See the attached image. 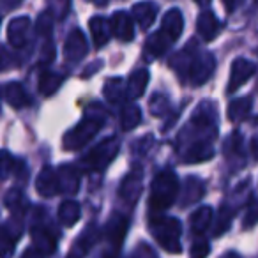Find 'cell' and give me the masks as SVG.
<instances>
[{"label":"cell","instance_id":"1","mask_svg":"<svg viewBox=\"0 0 258 258\" xmlns=\"http://www.w3.org/2000/svg\"><path fill=\"white\" fill-rule=\"evenodd\" d=\"M170 66L182 82L189 83L191 87H200L214 75L216 58L209 51H200L195 41H189V44L182 51L173 55Z\"/></svg>","mask_w":258,"mask_h":258},{"label":"cell","instance_id":"2","mask_svg":"<svg viewBox=\"0 0 258 258\" xmlns=\"http://www.w3.org/2000/svg\"><path fill=\"white\" fill-rule=\"evenodd\" d=\"M104 124V111L99 104H96V111L92 113V108L89 106L87 110V117L82 122L75 125L71 131L64 135V149L66 151H78V149L85 147Z\"/></svg>","mask_w":258,"mask_h":258},{"label":"cell","instance_id":"3","mask_svg":"<svg viewBox=\"0 0 258 258\" xmlns=\"http://www.w3.org/2000/svg\"><path fill=\"white\" fill-rule=\"evenodd\" d=\"M179 179H177L175 172L172 170H163L154 177L151 186V198H149V205L151 211L161 212L172 207L175 202L177 195H179Z\"/></svg>","mask_w":258,"mask_h":258},{"label":"cell","instance_id":"4","mask_svg":"<svg viewBox=\"0 0 258 258\" xmlns=\"http://www.w3.org/2000/svg\"><path fill=\"white\" fill-rule=\"evenodd\" d=\"M149 226H151V233L163 249H166L168 253H180L182 251V246H180L182 226H180L179 219L168 218L163 214H152Z\"/></svg>","mask_w":258,"mask_h":258},{"label":"cell","instance_id":"5","mask_svg":"<svg viewBox=\"0 0 258 258\" xmlns=\"http://www.w3.org/2000/svg\"><path fill=\"white\" fill-rule=\"evenodd\" d=\"M118 149H120V144H118L117 138H106L101 144H97L96 147L90 149L82 158L80 165L85 172H101L115 161Z\"/></svg>","mask_w":258,"mask_h":258},{"label":"cell","instance_id":"6","mask_svg":"<svg viewBox=\"0 0 258 258\" xmlns=\"http://www.w3.org/2000/svg\"><path fill=\"white\" fill-rule=\"evenodd\" d=\"M244 138L239 131H233L225 142V159L232 170H239L246 166V152H244Z\"/></svg>","mask_w":258,"mask_h":258},{"label":"cell","instance_id":"7","mask_svg":"<svg viewBox=\"0 0 258 258\" xmlns=\"http://www.w3.org/2000/svg\"><path fill=\"white\" fill-rule=\"evenodd\" d=\"M30 235H32V240H34V247H37L43 254H51L57 249L58 233H55L51 226L34 221Z\"/></svg>","mask_w":258,"mask_h":258},{"label":"cell","instance_id":"8","mask_svg":"<svg viewBox=\"0 0 258 258\" xmlns=\"http://www.w3.org/2000/svg\"><path fill=\"white\" fill-rule=\"evenodd\" d=\"M142 189H144V173L140 170H133V172L122 180L120 189H118V197H120V200L124 204L133 207L138 202V198H140Z\"/></svg>","mask_w":258,"mask_h":258},{"label":"cell","instance_id":"9","mask_svg":"<svg viewBox=\"0 0 258 258\" xmlns=\"http://www.w3.org/2000/svg\"><path fill=\"white\" fill-rule=\"evenodd\" d=\"M87 51H89V46H87V39H85V36H83V32L80 29H73L64 44L66 62L76 64V62H80L85 57Z\"/></svg>","mask_w":258,"mask_h":258},{"label":"cell","instance_id":"10","mask_svg":"<svg viewBox=\"0 0 258 258\" xmlns=\"http://www.w3.org/2000/svg\"><path fill=\"white\" fill-rule=\"evenodd\" d=\"M254 75V64L247 58H235L230 68V80H228V92H235L239 87H242L249 78Z\"/></svg>","mask_w":258,"mask_h":258},{"label":"cell","instance_id":"11","mask_svg":"<svg viewBox=\"0 0 258 258\" xmlns=\"http://www.w3.org/2000/svg\"><path fill=\"white\" fill-rule=\"evenodd\" d=\"M36 191L43 198H51L60 193V182H58V173L51 166H44L36 179Z\"/></svg>","mask_w":258,"mask_h":258},{"label":"cell","instance_id":"12","mask_svg":"<svg viewBox=\"0 0 258 258\" xmlns=\"http://www.w3.org/2000/svg\"><path fill=\"white\" fill-rule=\"evenodd\" d=\"M30 23L29 16H18V18H13L8 25V39L9 44L16 48H22L27 44L30 37Z\"/></svg>","mask_w":258,"mask_h":258},{"label":"cell","instance_id":"13","mask_svg":"<svg viewBox=\"0 0 258 258\" xmlns=\"http://www.w3.org/2000/svg\"><path fill=\"white\" fill-rule=\"evenodd\" d=\"M214 158V145L212 142H193L186 145V151L182 152V163L186 165H197V163L209 161Z\"/></svg>","mask_w":258,"mask_h":258},{"label":"cell","instance_id":"14","mask_svg":"<svg viewBox=\"0 0 258 258\" xmlns=\"http://www.w3.org/2000/svg\"><path fill=\"white\" fill-rule=\"evenodd\" d=\"M110 23H111V30H113V36L117 37L118 41H124V43L133 41V37H135L133 16H129L127 13H124V11H117V13H113Z\"/></svg>","mask_w":258,"mask_h":258},{"label":"cell","instance_id":"15","mask_svg":"<svg viewBox=\"0 0 258 258\" xmlns=\"http://www.w3.org/2000/svg\"><path fill=\"white\" fill-rule=\"evenodd\" d=\"M182 27H184V20H182V13L179 9H170L161 20V29L159 32L170 39L172 43H175L177 39L182 34Z\"/></svg>","mask_w":258,"mask_h":258},{"label":"cell","instance_id":"16","mask_svg":"<svg viewBox=\"0 0 258 258\" xmlns=\"http://www.w3.org/2000/svg\"><path fill=\"white\" fill-rule=\"evenodd\" d=\"M127 225H129V219L124 214H120V212H115L110 218V221H108L106 237L115 247L120 246L122 240H124L125 233H127Z\"/></svg>","mask_w":258,"mask_h":258},{"label":"cell","instance_id":"17","mask_svg":"<svg viewBox=\"0 0 258 258\" xmlns=\"http://www.w3.org/2000/svg\"><path fill=\"white\" fill-rule=\"evenodd\" d=\"M197 29H198V34H200L202 39L212 41L218 37L219 32H221V23H219V20L216 18L214 13L204 11L200 16H198Z\"/></svg>","mask_w":258,"mask_h":258},{"label":"cell","instance_id":"18","mask_svg":"<svg viewBox=\"0 0 258 258\" xmlns=\"http://www.w3.org/2000/svg\"><path fill=\"white\" fill-rule=\"evenodd\" d=\"M22 223H15V218L4 225V228H2V249H4L2 254H4V258H11L16 246V240L22 237Z\"/></svg>","mask_w":258,"mask_h":258},{"label":"cell","instance_id":"19","mask_svg":"<svg viewBox=\"0 0 258 258\" xmlns=\"http://www.w3.org/2000/svg\"><path fill=\"white\" fill-rule=\"evenodd\" d=\"M89 29H90V34H92V41L97 48L104 46V44L110 41L111 34V23L108 22L106 18L103 16H94V18L89 20Z\"/></svg>","mask_w":258,"mask_h":258},{"label":"cell","instance_id":"20","mask_svg":"<svg viewBox=\"0 0 258 258\" xmlns=\"http://www.w3.org/2000/svg\"><path fill=\"white\" fill-rule=\"evenodd\" d=\"M133 20L142 27V30L151 29V25L156 22V15H158V6L152 4V2H138L133 6Z\"/></svg>","mask_w":258,"mask_h":258},{"label":"cell","instance_id":"21","mask_svg":"<svg viewBox=\"0 0 258 258\" xmlns=\"http://www.w3.org/2000/svg\"><path fill=\"white\" fill-rule=\"evenodd\" d=\"M4 99L9 106L13 108H23L30 104V96L27 94L25 87L18 82H9L4 85Z\"/></svg>","mask_w":258,"mask_h":258},{"label":"cell","instance_id":"22","mask_svg":"<svg viewBox=\"0 0 258 258\" xmlns=\"http://www.w3.org/2000/svg\"><path fill=\"white\" fill-rule=\"evenodd\" d=\"M149 80H151V75H149L147 69H137L127 80V99L133 101L144 96L145 89L149 85Z\"/></svg>","mask_w":258,"mask_h":258},{"label":"cell","instance_id":"23","mask_svg":"<svg viewBox=\"0 0 258 258\" xmlns=\"http://www.w3.org/2000/svg\"><path fill=\"white\" fill-rule=\"evenodd\" d=\"M57 173L58 182H60V193L75 195L80 187V173L76 172V168L69 165H62L60 168H57Z\"/></svg>","mask_w":258,"mask_h":258},{"label":"cell","instance_id":"24","mask_svg":"<svg viewBox=\"0 0 258 258\" xmlns=\"http://www.w3.org/2000/svg\"><path fill=\"white\" fill-rule=\"evenodd\" d=\"M205 195L204 180L198 177H187L184 180V191H182V207H187L191 204H197Z\"/></svg>","mask_w":258,"mask_h":258},{"label":"cell","instance_id":"25","mask_svg":"<svg viewBox=\"0 0 258 258\" xmlns=\"http://www.w3.org/2000/svg\"><path fill=\"white\" fill-rule=\"evenodd\" d=\"M170 44H172V41L166 39L161 32L152 34V36L147 39V43H145V58L151 62V60H154V58L161 57V55L166 53Z\"/></svg>","mask_w":258,"mask_h":258},{"label":"cell","instance_id":"26","mask_svg":"<svg viewBox=\"0 0 258 258\" xmlns=\"http://www.w3.org/2000/svg\"><path fill=\"white\" fill-rule=\"evenodd\" d=\"M4 205L11 211L13 218H15V216L16 218H22V216L27 212V209H29L25 195H23L20 189H16V187H13V189H9L8 193H6Z\"/></svg>","mask_w":258,"mask_h":258},{"label":"cell","instance_id":"27","mask_svg":"<svg viewBox=\"0 0 258 258\" xmlns=\"http://www.w3.org/2000/svg\"><path fill=\"white\" fill-rule=\"evenodd\" d=\"M103 96L108 103L118 104L122 99H124V96H127V87L124 85L122 78H110L104 82Z\"/></svg>","mask_w":258,"mask_h":258},{"label":"cell","instance_id":"28","mask_svg":"<svg viewBox=\"0 0 258 258\" xmlns=\"http://www.w3.org/2000/svg\"><path fill=\"white\" fill-rule=\"evenodd\" d=\"M212 216H214V212H212V209L207 207V205H204V207L197 209V211H195L193 214H191V218H189L191 232L198 233V235H202V233H204L205 230H207L209 226H211Z\"/></svg>","mask_w":258,"mask_h":258},{"label":"cell","instance_id":"29","mask_svg":"<svg viewBox=\"0 0 258 258\" xmlns=\"http://www.w3.org/2000/svg\"><path fill=\"white\" fill-rule=\"evenodd\" d=\"M58 221L64 226H73L78 223L80 216H82V209H80V204L75 200H66L58 205Z\"/></svg>","mask_w":258,"mask_h":258},{"label":"cell","instance_id":"30","mask_svg":"<svg viewBox=\"0 0 258 258\" xmlns=\"http://www.w3.org/2000/svg\"><path fill=\"white\" fill-rule=\"evenodd\" d=\"M66 76L58 75V73H51V71H44L39 76V92L43 96L50 97L60 89V85L64 83Z\"/></svg>","mask_w":258,"mask_h":258},{"label":"cell","instance_id":"31","mask_svg":"<svg viewBox=\"0 0 258 258\" xmlns=\"http://www.w3.org/2000/svg\"><path fill=\"white\" fill-rule=\"evenodd\" d=\"M251 106H253V103H251L249 97H240V99H233L230 101L228 104V118L230 122H242L244 118L249 115L251 111Z\"/></svg>","mask_w":258,"mask_h":258},{"label":"cell","instance_id":"32","mask_svg":"<svg viewBox=\"0 0 258 258\" xmlns=\"http://www.w3.org/2000/svg\"><path fill=\"white\" fill-rule=\"evenodd\" d=\"M142 122V111L137 104H127L120 111V125L124 131H131Z\"/></svg>","mask_w":258,"mask_h":258},{"label":"cell","instance_id":"33","mask_svg":"<svg viewBox=\"0 0 258 258\" xmlns=\"http://www.w3.org/2000/svg\"><path fill=\"white\" fill-rule=\"evenodd\" d=\"M97 239V233L94 228H89L85 233H83L82 237H80L78 240H76L75 247H73V251L69 253V258H82L87 254V251L92 247V244L96 242Z\"/></svg>","mask_w":258,"mask_h":258},{"label":"cell","instance_id":"34","mask_svg":"<svg viewBox=\"0 0 258 258\" xmlns=\"http://www.w3.org/2000/svg\"><path fill=\"white\" fill-rule=\"evenodd\" d=\"M233 219V209L228 204H221L218 214H216V221H214V235L219 237L230 228Z\"/></svg>","mask_w":258,"mask_h":258},{"label":"cell","instance_id":"35","mask_svg":"<svg viewBox=\"0 0 258 258\" xmlns=\"http://www.w3.org/2000/svg\"><path fill=\"white\" fill-rule=\"evenodd\" d=\"M149 108H151V113L154 115V117H163L165 113H168L170 103L163 94H154V96L151 97Z\"/></svg>","mask_w":258,"mask_h":258},{"label":"cell","instance_id":"36","mask_svg":"<svg viewBox=\"0 0 258 258\" xmlns=\"http://www.w3.org/2000/svg\"><path fill=\"white\" fill-rule=\"evenodd\" d=\"M69 8H71V0H50V9L48 11L51 13L53 18L62 20L69 13Z\"/></svg>","mask_w":258,"mask_h":258},{"label":"cell","instance_id":"37","mask_svg":"<svg viewBox=\"0 0 258 258\" xmlns=\"http://www.w3.org/2000/svg\"><path fill=\"white\" fill-rule=\"evenodd\" d=\"M211 246L205 239H197L189 247V258H207Z\"/></svg>","mask_w":258,"mask_h":258},{"label":"cell","instance_id":"38","mask_svg":"<svg viewBox=\"0 0 258 258\" xmlns=\"http://www.w3.org/2000/svg\"><path fill=\"white\" fill-rule=\"evenodd\" d=\"M51 25H53V16H51V13L50 11L43 13V15L39 16V20H37V34L48 37L51 32Z\"/></svg>","mask_w":258,"mask_h":258},{"label":"cell","instance_id":"39","mask_svg":"<svg viewBox=\"0 0 258 258\" xmlns=\"http://www.w3.org/2000/svg\"><path fill=\"white\" fill-rule=\"evenodd\" d=\"M258 223V198H253L251 200V205L247 207V212L246 216H244V228H249V226L256 225Z\"/></svg>","mask_w":258,"mask_h":258},{"label":"cell","instance_id":"40","mask_svg":"<svg viewBox=\"0 0 258 258\" xmlns=\"http://www.w3.org/2000/svg\"><path fill=\"white\" fill-rule=\"evenodd\" d=\"M15 165H16V159H13L8 151L2 152V179L6 180L9 177V173L15 172Z\"/></svg>","mask_w":258,"mask_h":258},{"label":"cell","instance_id":"41","mask_svg":"<svg viewBox=\"0 0 258 258\" xmlns=\"http://www.w3.org/2000/svg\"><path fill=\"white\" fill-rule=\"evenodd\" d=\"M221 2H223V8H225L226 13H233L237 8L242 6L244 0H221Z\"/></svg>","mask_w":258,"mask_h":258},{"label":"cell","instance_id":"42","mask_svg":"<svg viewBox=\"0 0 258 258\" xmlns=\"http://www.w3.org/2000/svg\"><path fill=\"white\" fill-rule=\"evenodd\" d=\"M101 68H103V62H101V60H96L94 64H90L89 68H87L85 71H83V78H85V76H92V75H94V71H96V69H101Z\"/></svg>","mask_w":258,"mask_h":258},{"label":"cell","instance_id":"43","mask_svg":"<svg viewBox=\"0 0 258 258\" xmlns=\"http://www.w3.org/2000/svg\"><path fill=\"white\" fill-rule=\"evenodd\" d=\"M22 258H43V253H41L37 247H30V249H27L25 253H23Z\"/></svg>","mask_w":258,"mask_h":258},{"label":"cell","instance_id":"44","mask_svg":"<svg viewBox=\"0 0 258 258\" xmlns=\"http://www.w3.org/2000/svg\"><path fill=\"white\" fill-rule=\"evenodd\" d=\"M251 154L258 161V135H254L253 140H251Z\"/></svg>","mask_w":258,"mask_h":258},{"label":"cell","instance_id":"45","mask_svg":"<svg viewBox=\"0 0 258 258\" xmlns=\"http://www.w3.org/2000/svg\"><path fill=\"white\" fill-rule=\"evenodd\" d=\"M221 258H240V256H239L237 253H233V251H230V253H225V254H223Z\"/></svg>","mask_w":258,"mask_h":258},{"label":"cell","instance_id":"46","mask_svg":"<svg viewBox=\"0 0 258 258\" xmlns=\"http://www.w3.org/2000/svg\"><path fill=\"white\" fill-rule=\"evenodd\" d=\"M195 2H197L198 6H207L209 2H211V0H195Z\"/></svg>","mask_w":258,"mask_h":258},{"label":"cell","instance_id":"47","mask_svg":"<svg viewBox=\"0 0 258 258\" xmlns=\"http://www.w3.org/2000/svg\"><path fill=\"white\" fill-rule=\"evenodd\" d=\"M256 6H258V0H256Z\"/></svg>","mask_w":258,"mask_h":258}]
</instances>
